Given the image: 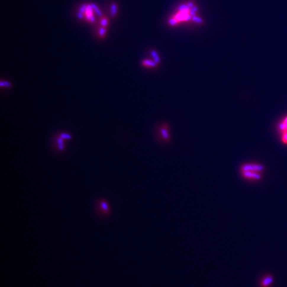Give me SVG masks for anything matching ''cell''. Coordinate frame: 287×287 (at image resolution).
I'll return each instance as SVG.
<instances>
[{
	"mask_svg": "<svg viewBox=\"0 0 287 287\" xmlns=\"http://www.w3.org/2000/svg\"><path fill=\"white\" fill-rule=\"evenodd\" d=\"M12 83H10L9 82V81H7V80H1V86L3 88V87H5V88H10L11 87H12Z\"/></svg>",
	"mask_w": 287,
	"mask_h": 287,
	"instance_id": "11",
	"label": "cell"
},
{
	"mask_svg": "<svg viewBox=\"0 0 287 287\" xmlns=\"http://www.w3.org/2000/svg\"><path fill=\"white\" fill-rule=\"evenodd\" d=\"M189 9L190 8L188 6V5L183 4L180 5L179 8H178V10L180 11V12H188V11H189Z\"/></svg>",
	"mask_w": 287,
	"mask_h": 287,
	"instance_id": "15",
	"label": "cell"
},
{
	"mask_svg": "<svg viewBox=\"0 0 287 287\" xmlns=\"http://www.w3.org/2000/svg\"><path fill=\"white\" fill-rule=\"evenodd\" d=\"M278 131L283 144L287 145V116H285L278 125Z\"/></svg>",
	"mask_w": 287,
	"mask_h": 287,
	"instance_id": "2",
	"label": "cell"
},
{
	"mask_svg": "<svg viewBox=\"0 0 287 287\" xmlns=\"http://www.w3.org/2000/svg\"><path fill=\"white\" fill-rule=\"evenodd\" d=\"M151 55L154 59V61H155L156 63L158 64L159 63V61H160V59H159L158 53H157L155 51H151Z\"/></svg>",
	"mask_w": 287,
	"mask_h": 287,
	"instance_id": "10",
	"label": "cell"
},
{
	"mask_svg": "<svg viewBox=\"0 0 287 287\" xmlns=\"http://www.w3.org/2000/svg\"><path fill=\"white\" fill-rule=\"evenodd\" d=\"M192 20H193L194 22H196L197 23H199V24H201V23H203L202 19H201L199 17H197V16H196V15L193 16V17H192Z\"/></svg>",
	"mask_w": 287,
	"mask_h": 287,
	"instance_id": "17",
	"label": "cell"
},
{
	"mask_svg": "<svg viewBox=\"0 0 287 287\" xmlns=\"http://www.w3.org/2000/svg\"><path fill=\"white\" fill-rule=\"evenodd\" d=\"M77 17L79 19V20H82V19L83 18V13H80V12H78L77 13Z\"/></svg>",
	"mask_w": 287,
	"mask_h": 287,
	"instance_id": "21",
	"label": "cell"
},
{
	"mask_svg": "<svg viewBox=\"0 0 287 287\" xmlns=\"http://www.w3.org/2000/svg\"><path fill=\"white\" fill-rule=\"evenodd\" d=\"M59 136L65 140H70L72 139L71 135L69 133H67V132H62V133L59 134Z\"/></svg>",
	"mask_w": 287,
	"mask_h": 287,
	"instance_id": "12",
	"label": "cell"
},
{
	"mask_svg": "<svg viewBox=\"0 0 287 287\" xmlns=\"http://www.w3.org/2000/svg\"><path fill=\"white\" fill-rule=\"evenodd\" d=\"M157 65H158V63H156L155 61L148 60V59H144V60H143L142 61V65L144 67H145V68H149V69L155 68Z\"/></svg>",
	"mask_w": 287,
	"mask_h": 287,
	"instance_id": "7",
	"label": "cell"
},
{
	"mask_svg": "<svg viewBox=\"0 0 287 287\" xmlns=\"http://www.w3.org/2000/svg\"><path fill=\"white\" fill-rule=\"evenodd\" d=\"M118 12V5L116 4H112L110 7V15L112 17H115Z\"/></svg>",
	"mask_w": 287,
	"mask_h": 287,
	"instance_id": "9",
	"label": "cell"
},
{
	"mask_svg": "<svg viewBox=\"0 0 287 287\" xmlns=\"http://www.w3.org/2000/svg\"><path fill=\"white\" fill-rule=\"evenodd\" d=\"M273 283V277L271 275H267L262 278L260 283L261 287H270Z\"/></svg>",
	"mask_w": 287,
	"mask_h": 287,
	"instance_id": "3",
	"label": "cell"
},
{
	"mask_svg": "<svg viewBox=\"0 0 287 287\" xmlns=\"http://www.w3.org/2000/svg\"><path fill=\"white\" fill-rule=\"evenodd\" d=\"M93 8L92 7L91 4L87 5V8H86L85 14H86V17L87 19V20L91 21V22H94L95 21V17L93 16Z\"/></svg>",
	"mask_w": 287,
	"mask_h": 287,
	"instance_id": "4",
	"label": "cell"
},
{
	"mask_svg": "<svg viewBox=\"0 0 287 287\" xmlns=\"http://www.w3.org/2000/svg\"><path fill=\"white\" fill-rule=\"evenodd\" d=\"M65 140H63L62 138L59 136L57 137L56 138V144L57 146L58 150L60 151H63L65 149Z\"/></svg>",
	"mask_w": 287,
	"mask_h": 287,
	"instance_id": "6",
	"label": "cell"
},
{
	"mask_svg": "<svg viewBox=\"0 0 287 287\" xmlns=\"http://www.w3.org/2000/svg\"><path fill=\"white\" fill-rule=\"evenodd\" d=\"M92 7H93V9L94 10V12L96 13V15L99 16V17H102V13L101 12V11L100 10L99 8L97 7V5L94 4H91Z\"/></svg>",
	"mask_w": 287,
	"mask_h": 287,
	"instance_id": "13",
	"label": "cell"
},
{
	"mask_svg": "<svg viewBox=\"0 0 287 287\" xmlns=\"http://www.w3.org/2000/svg\"><path fill=\"white\" fill-rule=\"evenodd\" d=\"M86 8H87V5L84 4L83 5H81V7H80V9H79V12H78L82 13H85L86 10Z\"/></svg>",
	"mask_w": 287,
	"mask_h": 287,
	"instance_id": "19",
	"label": "cell"
},
{
	"mask_svg": "<svg viewBox=\"0 0 287 287\" xmlns=\"http://www.w3.org/2000/svg\"><path fill=\"white\" fill-rule=\"evenodd\" d=\"M107 31H106V28H104V27H101L100 28L99 30V35L101 38H104L106 36Z\"/></svg>",
	"mask_w": 287,
	"mask_h": 287,
	"instance_id": "14",
	"label": "cell"
},
{
	"mask_svg": "<svg viewBox=\"0 0 287 287\" xmlns=\"http://www.w3.org/2000/svg\"><path fill=\"white\" fill-rule=\"evenodd\" d=\"M264 170L265 167L262 164L248 163L241 166L240 174L245 180L255 181L262 179L261 173Z\"/></svg>",
	"mask_w": 287,
	"mask_h": 287,
	"instance_id": "1",
	"label": "cell"
},
{
	"mask_svg": "<svg viewBox=\"0 0 287 287\" xmlns=\"http://www.w3.org/2000/svg\"><path fill=\"white\" fill-rule=\"evenodd\" d=\"M187 5H188V7H189V8H190V9H191V7H193L194 6V4H192V3H191V2H188V4H187Z\"/></svg>",
	"mask_w": 287,
	"mask_h": 287,
	"instance_id": "22",
	"label": "cell"
},
{
	"mask_svg": "<svg viewBox=\"0 0 287 287\" xmlns=\"http://www.w3.org/2000/svg\"><path fill=\"white\" fill-rule=\"evenodd\" d=\"M108 24V20L106 17H102V20H101V27H104V28H107Z\"/></svg>",
	"mask_w": 287,
	"mask_h": 287,
	"instance_id": "16",
	"label": "cell"
},
{
	"mask_svg": "<svg viewBox=\"0 0 287 287\" xmlns=\"http://www.w3.org/2000/svg\"><path fill=\"white\" fill-rule=\"evenodd\" d=\"M177 22H178V20H177L176 19H175V17H174V18H172V19H170V20H169V23H170V25H172V26L175 25V24L177 23Z\"/></svg>",
	"mask_w": 287,
	"mask_h": 287,
	"instance_id": "20",
	"label": "cell"
},
{
	"mask_svg": "<svg viewBox=\"0 0 287 287\" xmlns=\"http://www.w3.org/2000/svg\"><path fill=\"white\" fill-rule=\"evenodd\" d=\"M160 133H161V135H162V138H163L164 140H166V139H168L169 140V136H170V135L168 134V128H167V126L166 125V124H164V125L163 126H162L160 127Z\"/></svg>",
	"mask_w": 287,
	"mask_h": 287,
	"instance_id": "8",
	"label": "cell"
},
{
	"mask_svg": "<svg viewBox=\"0 0 287 287\" xmlns=\"http://www.w3.org/2000/svg\"><path fill=\"white\" fill-rule=\"evenodd\" d=\"M178 21H189L192 19L191 16L188 15V12H180L175 16Z\"/></svg>",
	"mask_w": 287,
	"mask_h": 287,
	"instance_id": "5",
	"label": "cell"
},
{
	"mask_svg": "<svg viewBox=\"0 0 287 287\" xmlns=\"http://www.w3.org/2000/svg\"><path fill=\"white\" fill-rule=\"evenodd\" d=\"M197 10H198V8L196 6H194L193 7H191L190 10V15L192 16V17L196 15V13L197 12Z\"/></svg>",
	"mask_w": 287,
	"mask_h": 287,
	"instance_id": "18",
	"label": "cell"
}]
</instances>
